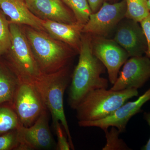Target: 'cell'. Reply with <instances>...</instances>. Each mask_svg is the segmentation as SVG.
Wrapping results in <instances>:
<instances>
[{
  "label": "cell",
  "mask_w": 150,
  "mask_h": 150,
  "mask_svg": "<svg viewBox=\"0 0 150 150\" xmlns=\"http://www.w3.org/2000/svg\"><path fill=\"white\" fill-rule=\"evenodd\" d=\"M10 58L15 74L21 81L35 84L44 74L35 61L27 37L20 25L10 23Z\"/></svg>",
  "instance_id": "obj_5"
},
{
  "label": "cell",
  "mask_w": 150,
  "mask_h": 150,
  "mask_svg": "<svg viewBox=\"0 0 150 150\" xmlns=\"http://www.w3.org/2000/svg\"><path fill=\"white\" fill-rule=\"evenodd\" d=\"M21 125L14 110L9 107L0 108V134L16 130Z\"/></svg>",
  "instance_id": "obj_19"
},
{
  "label": "cell",
  "mask_w": 150,
  "mask_h": 150,
  "mask_svg": "<svg viewBox=\"0 0 150 150\" xmlns=\"http://www.w3.org/2000/svg\"><path fill=\"white\" fill-rule=\"evenodd\" d=\"M148 5H149V8L150 10V0H148Z\"/></svg>",
  "instance_id": "obj_27"
},
{
  "label": "cell",
  "mask_w": 150,
  "mask_h": 150,
  "mask_svg": "<svg viewBox=\"0 0 150 150\" xmlns=\"http://www.w3.org/2000/svg\"><path fill=\"white\" fill-rule=\"evenodd\" d=\"M30 11L43 21L67 24L77 22L74 14L68 10L61 0H25Z\"/></svg>",
  "instance_id": "obj_13"
},
{
  "label": "cell",
  "mask_w": 150,
  "mask_h": 150,
  "mask_svg": "<svg viewBox=\"0 0 150 150\" xmlns=\"http://www.w3.org/2000/svg\"><path fill=\"white\" fill-rule=\"evenodd\" d=\"M0 7L3 12L10 18V23L25 25L45 31L42 25L43 20L30 11L25 0H0Z\"/></svg>",
  "instance_id": "obj_15"
},
{
  "label": "cell",
  "mask_w": 150,
  "mask_h": 150,
  "mask_svg": "<svg viewBox=\"0 0 150 150\" xmlns=\"http://www.w3.org/2000/svg\"><path fill=\"white\" fill-rule=\"evenodd\" d=\"M113 39L130 57L143 56L147 48L146 40L139 23L124 18L115 28Z\"/></svg>",
  "instance_id": "obj_12"
},
{
  "label": "cell",
  "mask_w": 150,
  "mask_h": 150,
  "mask_svg": "<svg viewBox=\"0 0 150 150\" xmlns=\"http://www.w3.org/2000/svg\"><path fill=\"white\" fill-rule=\"evenodd\" d=\"M19 82L16 75L12 76L0 67V104L12 102Z\"/></svg>",
  "instance_id": "obj_16"
},
{
  "label": "cell",
  "mask_w": 150,
  "mask_h": 150,
  "mask_svg": "<svg viewBox=\"0 0 150 150\" xmlns=\"http://www.w3.org/2000/svg\"><path fill=\"white\" fill-rule=\"evenodd\" d=\"M24 32L36 63L43 74H53L67 67L74 54L72 48L54 39L45 31L28 26Z\"/></svg>",
  "instance_id": "obj_2"
},
{
  "label": "cell",
  "mask_w": 150,
  "mask_h": 150,
  "mask_svg": "<svg viewBox=\"0 0 150 150\" xmlns=\"http://www.w3.org/2000/svg\"><path fill=\"white\" fill-rule=\"evenodd\" d=\"M79 57L71 79L68 101L70 107L76 109L89 93L98 89L108 88V80L101 77L105 68L93 55L92 51L91 36L83 33Z\"/></svg>",
  "instance_id": "obj_1"
},
{
  "label": "cell",
  "mask_w": 150,
  "mask_h": 150,
  "mask_svg": "<svg viewBox=\"0 0 150 150\" xmlns=\"http://www.w3.org/2000/svg\"><path fill=\"white\" fill-rule=\"evenodd\" d=\"M61 123L58 122L54 126V129L56 131L57 135L58 144H57V150H69L71 147L69 142L68 140L66 133H64L61 126Z\"/></svg>",
  "instance_id": "obj_23"
},
{
  "label": "cell",
  "mask_w": 150,
  "mask_h": 150,
  "mask_svg": "<svg viewBox=\"0 0 150 150\" xmlns=\"http://www.w3.org/2000/svg\"><path fill=\"white\" fill-rule=\"evenodd\" d=\"M146 40L147 48L145 54L150 59V13L140 23Z\"/></svg>",
  "instance_id": "obj_24"
},
{
  "label": "cell",
  "mask_w": 150,
  "mask_h": 150,
  "mask_svg": "<svg viewBox=\"0 0 150 150\" xmlns=\"http://www.w3.org/2000/svg\"><path fill=\"white\" fill-rule=\"evenodd\" d=\"M91 36L93 53L107 69L109 81L113 85L118 77L120 69L130 56L113 39Z\"/></svg>",
  "instance_id": "obj_8"
},
{
  "label": "cell",
  "mask_w": 150,
  "mask_h": 150,
  "mask_svg": "<svg viewBox=\"0 0 150 150\" xmlns=\"http://www.w3.org/2000/svg\"><path fill=\"white\" fill-rule=\"evenodd\" d=\"M150 100V88L136 100L126 102L106 118L93 121L78 122L81 127H96L103 131L110 127L117 128L121 133L125 132L129 120L141 112L144 105Z\"/></svg>",
  "instance_id": "obj_11"
},
{
  "label": "cell",
  "mask_w": 150,
  "mask_h": 150,
  "mask_svg": "<svg viewBox=\"0 0 150 150\" xmlns=\"http://www.w3.org/2000/svg\"><path fill=\"white\" fill-rule=\"evenodd\" d=\"M72 11L77 22L84 25L92 13L88 0H62Z\"/></svg>",
  "instance_id": "obj_18"
},
{
  "label": "cell",
  "mask_w": 150,
  "mask_h": 150,
  "mask_svg": "<svg viewBox=\"0 0 150 150\" xmlns=\"http://www.w3.org/2000/svg\"><path fill=\"white\" fill-rule=\"evenodd\" d=\"M71 79V76L67 67L53 74H44L35 85L41 93L45 105L51 113L53 126L54 127L58 122L61 123L71 149L74 150L64 105V94Z\"/></svg>",
  "instance_id": "obj_4"
},
{
  "label": "cell",
  "mask_w": 150,
  "mask_h": 150,
  "mask_svg": "<svg viewBox=\"0 0 150 150\" xmlns=\"http://www.w3.org/2000/svg\"><path fill=\"white\" fill-rule=\"evenodd\" d=\"M125 18L140 23L150 13L148 0H126Z\"/></svg>",
  "instance_id": "obj_17"
},
{
  "label": "cell",
  "mask_w": 150,
  "mask_h": 150,
  "mask_svg": "<svg viewBox=\"0 0 150 150\" xmlns=\"http://www.w3.org/2000/svg\"><path fill=\"white\" fill-rule=\"evenodd\" d=\"M107 0H88L92 13L96 12Z\"/></svg>",
  "instance_id": "obj_25"
},
{
  "label": "cell",
  "mask_w": 150,
  "mask_h": 150,
  "mask_svg": "<svg viewBox=\"0 0 150 150\" xmlns=\"http://www.w3.org/2000/svg\"><path fill=\"white\" fill-rule=\"evenodd\" d=\"M111 89H134L144 86L150 78V59L147 56L131 57L124 63L121 72Z\"/></svg>",
  "instance_id": "obj_10"
},
{
  "label": "cell",
  "mask_w": 150,
  "mask_h": 150,
  "mask_svg": "<svg viewBox=\"0 0 150 150\" xmlns=\"http://www.w3.org/2000/svg\"><path fill=\"white\" fill-rule=\"evenodd\" d=\"M139 95L134 89H98L88 93L75 110L78 122L98 121L112 114L129 99Z\"/></svg>",
  "instance_id": "obj_3"
},
{
  "label": "cell",
  "mask_w": 150,
  "mask_h": 150,
  "mask_svg": "<svg viewBox=\"0 0 150 150\" xmlns=\"http://www.w3.org/2000/svg\"><path fill=\"white\" fill-rule=\"evenodd\" d=\"M144 118L150 127V112H145ZM142 150H150V137L147 143L142 148Z\"/></svg>",
  "instance_id": "obj_26"
},
{
  "label": "cell",
  "mask_w": 150,
  "mask_h": 150,
  "mask_svg": "<svg viewBox=\"0 0 150 150\" xmlns=\"http://www.w3.org/2000/svg\"><path fill=\"white\" fill-rule=\"evenodd\" d=\"M48 111L47 108L43 110L32 126L26 127L21 125L17 129V150H46L52 148L54 141L48 126Z\"/></svg>",
  "instance_id": "obj_9"
},
{
  "label": "cell",
  "mask_w": 150,
  "mask_h": 150,
  "mask_svg": "<svg viewBox=\"0 0 150 150\" xmlns=\"http://www.w3.org/2000/svg\"><path fill=\"white\" fill-rule=\"evenodd\" d=\"M5 15L0 11V55L9 51L11 46L10 22Z\"/></svg>",
  "instance_id": "obj_21"
},
{
  "label": "cell",
  "mask_w": 150,
  "mask_h": 150,
  "mask_svg": "<svg viewBox=\"0 0 150 150\" xmlns=\"http://www.w3.org/2000/svg\"><path fill=\"white\" fill-rule=\"evenodd\" d=\"M111 129L104 130L106 142L103 150H131L123 140L119 139L121 132L117 128L111 127Z\"/></svg>",
  "instance_id": "obj_20"
},
{
  "label": "cell",
  "mask_w": 150,
  "mask_h": 150,
  "mask_svg": "<svg viewBox=\"0 0 150 150\" xmlns=\"http://www.w3.org/2000/svg\"><path fill=\"white\" fill-rule=\"evenodd\" d=\"M126 9V0L113 4L105 2L98 11L91 14L82 32L92 36L107 37L125 18Z\"/></svg>",
  "instance_id": "obj_7"
},
{
  "label": "cell",
  "mask_w": 150,
  "mask_h": 150,
  "mask_svg": "<svg viewBox=\"0 0 150 150\" xmlns=\"http://www.w3.org/2000/svg\"><path fill=\"white\" fill-rule=\"evenodd\" d=\"M12 102L19 120L25 127L32 126L47 108L37 87L26 82L20 81Z\"/></svg>",
  "instance_id": "obj_6"
},
{
  "label": "cell",
  "mask_w": 150,
  "mask_h": 150,
  "mask_svg": "<svg viewBox=\"0 0 150 150\" xmlns=\"http://www.w3.org/2000/svg\"><path fill=\"white\" fill-rule=\"evenodd\" d=\"M18 146L17 129L15 132H7L0 136V150L17 149Z\"/></svg>",
  "instance_id": "obj_22"
},
{
  "label": "cell",
  "mask_w": 150,
  "mask_h": 150,
  "mask_svg": "<svg viewBox=\"0 0 150 150\" xmlns=\"http://www.w3.org/2000/svg\"><path fill=\"white\" fill-rule=\"evenodd\" d=\"M45 31L54 39L64 42L79 53L83 25L78 22L67 24L51 21H43Z\"/></svg>",
  "instance_id": "obj_14"
}]
</instances>
